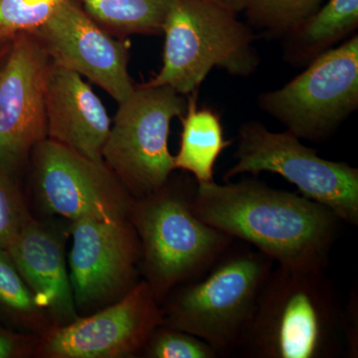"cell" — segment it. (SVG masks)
<instances>
[{"mask_svg":"<svg viewBox=\"0 0 358 358\" xmlns=\"http://www.w3.org/2000/svg\"><path fill=\"white\" fill-rule=\"evenodd\" d=\"M193 211L277 265L296 268L327 270L343 222L329 207L253 176L225 185L197 183Z\"/></svg>","mask_w":358,"mask_h":358,"instance_id":"6da1fadb","label":"cell"},{"mask_svg":"<svg viewBox=\"0 0 358 358\" xmlns=\"http://www.w3.org/2000/svg\"><path fill=\"white\" fill-rule=\"evenodd\" d=\"M341 334V301L326 270L277 265L238 352L252 358L338 357Z\"/></svg>","mask_w":358,"mask_h":358,"instance_id":"7a4b0ae2","label":"cell"},{"mask_svg":"<svg viewBox=\"0 0 358 358\" xmlns=\"http://www.w3.org/2000/svg\"><path fill=\"white\" fill-rule=\"evenodd\" d=\"M274 264L235 240L203 274L167 294L162 324L203 339L220 357L237 352Z\"/></svg>","mask_w":358,"mask_h":358,"instance_id":"3957f363","label":"cell"},{"mask_svg":"<svg viewBox=\"0 0 358 358\" xmlns=\"http://www.w3.org/2000/svg\"><path fill=\"white\" fill-rule=\"evenodd\" d=\"M193 176L134 199L129 219L141 242L140 268L162 303L176 287L203 274L235 238L195 215Z\"/></svg>","mask_w":358,"mask_h":358,"instance_id":"277c9868","label":"cell"},{"mask_svg":"<svg viewBox=\"0 0 358 358\" xmlns=\"http://www.w3.org/2000/svg\"><path fill=\"white\" fill-rule=\"evenodd\" d=\"M162 33V68L143 86L171 87L187 96L199 91L214 68L247 78L260 66L255 31L238 14L208 0H173Z\"/></svg>","mask_w":358,"mask_h":358,"instance_id":"5b68a950","label":"cell"},{"mask_svg":"<svg viewBox=\"0 0 358 358\" xmlns=\"http://www.w3.org/2000/svg\"><path fill=\"white\" fill-rule=\"evenodd\" d=\"M236 140V164L224 173V181L240 174L277 173L301 196L329 207L343 222L357 225V169L322 159L291 131L273 133L258 121L243 122Z\"/></svg>","mask_w":358,"mask_h":358,"instance_id":"8992f818","label":"cell"},{"mask_svg":"<svg viewBox=\"0 0 358 358\" xmlns=\"http://www.w3.org/2000/svg\"><path fill=\"white\" fill-rule=\"evenodd\" d=\"M186 107L185 96L171 87L143 85L119 103L103 159L134 199L157 192L176 171L169 133Z\"/></svg>","mask_w":358,"mask_h":358,"instance_id":"52a82bcc","label":"cell"},{"mask_svg":"<svg viewBox=\"0 0 358 358\" xmlns=\"http://www.w3.org/2000/svg\"><path fill=\"white\" fill-rule=\"evenodd\" d=\"M257 103L300 140H329L358 109L357 33L281 88L261 93Z\"/></svg>","mask_w":358,"mask_h":358,"instance_id":"ba28073f","label":"cell"},{"mask_svg":"<svg viewBox=\"0 0 358 358\" xmlns=\"http://www.w3.org/2000/svg\"><path fill=\"white\" fill-rule=\"evenodd\" d=\"M35 192L45 212L69 219L129 218L134 199L106 164L46 138L33 148Z\"/></svg>","mask_w":358,"mask_h":358,"instance_id":"9c48e42d","label":"cell"},{"mask_svg":"<svg viewBox=\"0 0 358 358\" xmlns=\"http://www.w3.org/2000/svg\"><path fill=\"white\" fill-rule=\"evenodd\" d=\"M70 233L69 277L78 313L108 307L140 282L141 242L131 219H77Z\"/></svg>","mask_w":358,"mask_h":358,"instance_id":"30bf717a","label":"cell"},{"mask_svg":"<svg viewBox=\"0 0 358 358\" xmlns=\"http://www.w3.org/2000/svg\"><path fill=\"white\" fill-rule=\"evenodd\" d=\"M51 59L28 32L11 37L0 70V171L15 176L47 138L45 85Z\"/></svg>","mask_w":358,"mask_h":358,"instance_id":"8fae6325","label":"cell"},{"mask_svg":"<svg viewBox=\"0 0 358 358\" xmlns=\"http://www.w3.org/2000/svg\"><path fill=\"white\" fill-rule=\"evenodd\" d=\"M164 322L162 303L145 281L121 300L42 338L40 352L51 358H122L141 353Z\"/></svg>","mask_w":358,"mask_h":358,"instance_id":"7c38bea8","label":"cell"},{"mask_svg":"<svg viewBox=\"0 0 358 358\" xmlns=\"http://www.w3.org/2000/svg\"><path fill=\"white\" fill-rule=\"evenodd\" d=\"M31 34L52 62L88 78L117 103L134 93L128 47L70 0H61L50 18Z\"/></svg>","mask_w":358,"mask_h":358,"instance_id":"4fadbf2b","label":"cell"},{"mask_svg":"<svg viewBox=\"0 0 358 358\" xmlns=\"http://www.w3.org/2000/svg\"><path fill=\"white\" fill-rule=\"evenodd\" d=\"M6 251L54 326H66L80 317L66 264L63 231L30 216Z\"/></svg>","mask_w":358,"mask_h":358,"instance_id":"5bb4252c","label":"cell"},{"mask_svg":"<svg viewBox=\"0 0 358 358\" xmlns=\"http://www.w3.org/2000/svg\"><path fill=\"white\" fill-rule=\"evenodd\" d=\"M45 106L47 138L105 164L103 148L109 136L110 120L81 75L51 61L45 85Z\"/></svg>","mask_w":358,"mask_h":358,"instance_id":"9a60e30c","label":"cell"},{"mask_svg":"<svg viewBox=\"0 0 358 358\" xmlns=\"http://www.w3.org/2000/svg\"><path fill=\"white\" fill-rule=\"evenodd\" d=\"M357 28L358 0H329L282 37V59L292 67H306Z\"/></svg>","mask_w":358,"mask_h":358,"instance_id":"2e32d148","label":"cell"},{"mask_svg":"<svg viewBox=\"0 0 358 358\" xmlns=\"http://www.w3.org/2000/svg\"><path fill=\"white\" fill-rule=\"evenodd\" d=\"M199 91L187 96L180 145L174 155L176 169L192 174L197 183L214 181V166L233 141L224 138L220 115L209 108L199 109Z\"/></svg>","mask_w":358,"mask_h":358,"instance_id":"e0dca14e","label":"cell"},{"mask_svg":"<svg viewBox=\"0 0 358 358\" xmlns=\"http://www.w3.org/2000/svg\"><path fill=\"white\" fill-rule=\"evenodd\" d=\"M0 326L41 338L56 327L37 305L6 250H0Z\"/></svg>","mask_w":358,"mask_h":358,"instance_id":"ac0fdd59","label":"cell"},{"mask_svg":"<svg viewBox=\"0 0 358 358\" xmlns=\"http://www.w3.org/2000/svg\"><path fill=\"white\" fill-rule=\"evenodd\" d=\"M96 20L122 34H159L173 0H81Z\"/></svg>","mask_w":358,"mask_h":358,"instance_id":"d6986e66","label":"cell"},{"mask_svg":"<svg viewBox=\"0 0 358 358\" xmlns=\"http://www.w3.org/2000/svg\"><path fill=\"white\" fill-rule=\"evenodd\" d=\"M326 0H250L245 9L246 23L257 36L282 39L315 13Z\"/></svg>","mask_w":358,"mask_h":358,"instance_id":"ffe728a7","label":"cell"},{"mask_svg":"<svg viewBox=\"0 0 358 358\" xmlns=\"http://www.w3.org/2000/svg\"><path fill=\"white\" fill-rule=\"evenodd\" d=\"M141 352L150 358H217V350L203 339L173 327L159 326Z\"/></svg>","mask_w":358,"mask_h":358,"instance_id":"44dd1931","label":"cell"},{"mask_svg":"<svg viewBox=\"0 0 358 358\" xmlns=\"http://www.w3.org/2000/svg\"><path fill=\"white\" fill-rule=\"evenodd\" d=\"M61 0H0V31L32 33L50 18Z\"/></svg>","mask_w":358,"mask_h":358,"instance_id":"7402d4cb","label":"cell"},{"mask_svg":"<svg viewBox=\"0 0 358 358\" xmlns=\"http://www.w3.org/2000/svg\"><path fill=\"white\" fill-rule=\"evenodd\" d=\"M14 176L0 171V250H6L30 217Z\"/></svg>","mask_w":358,"mask_h":358,"instance_id":"603a6c76","label":"cell"},{"mask_svg":"<svg viewBox=\"0 0 358 358\" xmlns=\"http://www.w3.org/2000/svg\"><path fill=\"white\" fill-rule=\"evenodd\" d=\"M37 336L16 333L0 326V358L24 357L32 350V338Z\"/></svg>","mask_w":358,"mask_h":358,"instance_id":"cb8c5ba5","label":"cell"},{"mask_svg":"<svg viewBox=\"0 0 358 358\" xmlns=\"http://www.w3.org/2000/svg\"><path fill=\"white\" fill-rule=\"evenodd\" d=\"M343 334H345L346 345H348V357H358V334H357V293L352 294L348 303V312L343 313Z\"/></svg>","mask_w":358,"mask_h":358,"instance_id":"d4e9b609","label":"cell"},{"mask_svg":"<svg viewBox=\"0 0 358 358\" xmlns=\"http://www.w3.org/2000/svg\"><path fill=\"white\" fill-rule=\"evenodd\" d=\"M208 1L213 2L239 15L240 13H244L250 0H208Z\"/></svg>","mask_w":358,"mask_h":358,"instance_id":"484cf974","label":"cell"},{"mask_svg":"<svg viewBox=\"0 0 358 358\" xmlns=\"http://www.w3.org/2000/svg\"><path fill=\"white\" fill-rule=\"evenodd\" d=\"M11 37H13V36H10V35L6 34V33L0 31V43H1V42L6 41V40L11 39Z\"/></svg>","mask_w":358,"mask_h":358,"instance_id":"4316f807","label":"cell"}]
</instances>
